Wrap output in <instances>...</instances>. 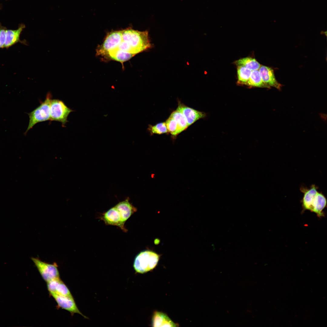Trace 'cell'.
Returning a JSON list of instances; mask_svg holds the SVG:
<instances>
[{
	"instance_id": "6da1fadb",
	"label": "cell",
	"mask_w": 327,
	"mask_h": 327,
	"mask_svg": "<svg viewBox=\"0 0 327 327\" xmlns=\"http://www.w3.org/2000/svg\"><path fill=\"white\" fill-rule=\"evenodd\" d=\"M122 40L131 48L135 55L151 47L147 31H140L131 28L121 30Z\"/></svg>"
},
{
	"instance_id": "7a4b0ae2",
	"label": "cell",
	"mask_w": 327,
	"mask_h": 327,
	"mask_svg": "<svg viewBox=\"0 0 327 327\" xmlns=\"http://www.w3.org/2000/svg\"><path fill=\"white\" fill-rule=\"evenodd\" d=\"M160 255L150 250L140 252L136 257L133 264L136 272L143 274L151 271L157 265Z\"/></svg>"
},
{
	"instance_id": "3957f363",
	"label": "cell",
	"mask_w": 327,
	"mask_h": 327,
	"mask_svg": "<svg viewBox=\"0 0 327 327\" xmlns=\"http://www.w3.org/2000/svg\"><path fill=\"white\" fill-rule=\"evenodd\" d=\"M52 97L50 93L48 92L45 100L41 102L40 105L33 111L28 113L29 122L27 129L24 133L25 135L38 123L50 120V104Z\"/></svg>"
},
{
	"instance_id": "277c9868",
	"label": "cell",
	"mask_w": 327,
	"mask_h": 327,
	"mask_svg": "<svg viewBox=\"0 0 327 327\" xmlns=\"http://www.w3.org/2000/svg\"><path fill=\"white\" fill-rule=\"evenodd\" d=\"M50 110V120L61 122L63 127L65 126L69 115L73 111L63 101L57 99H51Z\"/></svg>"
},
{
	"instance_id": "5b68a950",
	"label": "cell",
	"mask_w": 327,
	"mask_h": 327,
	"mask_svg": "<svg viewBox=\"0 0 327 327\" xmlns=\"http://www.w3.org/2000/svg\"><path fill=\"white\" fill-rule=\"evenodd\" d=\"M122 41L121 30L109 32L102 44L97 48V55L107 57L110 52L117 48Z\"/></svg>"
},
{
	"instance_id": "8992f818",
	"label": "cell",
	"mask_w": 327,
	"mask_h": 327,
	"mask_svg": "<svg viewBox=\"0 0 327 327\" xmlns=\"http://www.w3.org/2000/svg\"><path fill=\"white\" fill-rule=\"evenodd\" d=\"M31 259L42 278L47 282L60 278L58 266L56 263L50 264L37 258L32 257Z\"/></svg>"
},
{
	"instance_id": "52a82bcc",
	"label": "cell",
	"mask_w": 327,
	"mask_h": 327,
	"mask_svg": "<svg viewBox=\"0 0 327 327\" xmlns=\"http://www.w3.org/2000/svg\"><path fill=\"white\" fill-rule=\"evenodd\" d=\"M50 294L54 299L59 307L68 311L71 315L74 313L78 314L84 318H87L80 311L73 297L65 296L54 294Z\"/></svg>"
},
{
	"instance_id": "ba28073f",
	"label": "cell",
	"mask_w": 327,
	"mask_h": 327,
	"mask_svg": "<svg viewBox=\"0 0 327 327\" xmlns=\"http://www.w3.org/2000/svg\"><path fill=\"white\" fill-rule=\"evenodd\" d=\"M176 110L181 113L187 120L188 126L206 116V114L188 107L179 101Z\"/></svg>"
},
{
	"instance_id": "9c48e42d",
	"label": "cell",
	"mask_w": 327,
	"mask_h": 327,
	"mask_svg": "<svg viewBox=\"0 0 327 327\" xmlns=\"http://www.w3.org/2000/svg\"><path fill=\"white\" fill-rule=\"evenodd\" d=\"M300 190L303 193L302 201L303 209L304 210H308L312 212L313 205L319 192L317 187L313 184L310 188L302 187L300 188Z\"/></svg>"
},
{
	"instance_id": "30bf717a",
	"label": "cell",
	"mask_w": 327,
	"mask_h": 327,
	"mask_svg": "<svg viewBox=\"0 0 327 327\" xmlns=\"http://www.w3.org/2000/svg\"><path fill=\"white\" fill-rule=\"evenodd\" d=\"M101 218L107 224L117 226L124 232L127 230L124 227V223L122 221L119 212L115 206L103 214Z\"/></svg>"
},
{
	"instance_id": "8fae6325",
	"label": "cell",
	"mask_w": 327,
	"mask_h": 327,
	"mask_svg": "<svg viewBox=\"0 0 327 327\" xmlns=\"http://www.w3.org/2000/svg\"><path fill=\"white\" fill-rule=\"evenodd\" d=\"M47 283V289L50 294L73 297L68 287L60 278L52 279Z\"/></svg>"
},
{
	"instance_id": "7c38bea8",
	"label": "cell",
	"mask_w": 327,
	"mask_h": 327,
	"mask_svg": "<svg viewBox=\"0 0 327 327\" xmlns=\"http://www.w3.org/2000/svg\"><path fill=\"white\" fill-rule=\"evenodd\" d=\"M25 27V25L21 24L17 29H6L5 41L3 48H8L18 42L27 45V43L26 40L22 41L20 38L21 32Z\"/></svg>"
},
{
	"instance_id": "4fadbf2b",
	"label": "cell",
	"mask_w": 327,
	"mask_h": 327,
	"mask_svg": "<svg viewBox=\"0 0 327 327\" xmlns=\"http://www.w3.org/2000/svg\"><path fill=\"white\" fill-rule=\"evenodd\" d=\"M259 70L263 82L270 87H272L280 90L282 85L276 79L273 70L271 68L261 65Z\"/></svg>"
},
{
	"instance_id": "5bb4252c",
	"label": "cell",
	"mask_w": 327,
	"mask_h": 327,
	"mask_svg": "<svg viewBox=\"0 0 327 327\" xmlns=\"http://www.w3.org/2000/svg\"><path fill=\"white\" fill-rule=\"evenodd\" d=\"M121 216L122 222L126 221L137 210V209L129 202L128 199L120 202L115 206Z\"/></svg>"
},
{
	"instance_id": "9a60e30c",
	"label": "cell",
	"mask_w": 327,
	"mask_h": 327,
	"mask_svg": "<svg viewBox=\"0 0 327 327\" xmlns=\"http://www.w3.org/2000/svg\"><path fill=\"white\" fill-rule=\"evenodd\" d=\"M152 325L153 327H177L174 323L165 314L161 312L155 311L152 318Z\"/></svg>"
},
{
	"instance_id": "2e32d148",
	"label": "cell",
	"mask_w": 327,
	"mask_h": 327,
	"mask_svg": "<svg viewBox=\"0 0 327 327\" xmlns=\"http://www.w3.org/2000/svg\"><path fill=\"white\" fill-rule=\"evenodd\" d=\"M327 205V200L325 196L318 192L313 205L312 212L316 213L319 217L324 216L323 211Z\"/></svg>"
},
{
	"instance_id": "e0dca14e",
	"label": "cell",
	"mask_w": 327,
	"mask_h": 327,
	"mask_svg": "<svg viewBox=\"0 0 327 327\" xmlns=\"http://www.w3.org/2000/svg\"><path fill=\"white\" fill-rule=\"evenodd\" d=\"M134 55L132 53L116 49L110 52L107 57L123 64L124 62L129 60Z\"/></svg>"
},
{
	"instance_id": "ac0fdd59",
	"label": "cell",
	"mask_w": 327,
	"mask_h": 327,
	"mask_svg": "<svg viewBox=\"0 0 327 327\" xmlns=\"http://www.w3.org/2000/svg\"><path fill=\"white\" fill-rule=\"evenodd\" d=\"M237 65L243 66L251 71L259 69L261 65L255 59L250 57H247L240 59L235 61Z\"/></svg>"
},
{
	"instance_id": "d6986e66",
	"label": "cell",
	"mask_w": 327,
	"mask_h": 327,
	"mask_svg": "<svg viewBox=\"0 0 327 327\" xmlns=\"http://www.w3.org/2000/svg\"><path fill=\"white\" fill-rule=\"evenodd\" d=\"M245 84L252 87L270 88L263 82L258 70L251 71L250 77Z\"/></svg>"
},
{
	"instance_id": "ffe728a7",
	"label": "cell",
	"mask_w": 327,
	"mask_h": 327,
	"mask_svg": "<svg viewBox=\"0 0 327 327\" xmlns=\"http://www.w3.org/2000/svg\"><path fill=\"white\" fill-rule=\"evenodd\" d=\"M170 117L174 119L177 123L181 132L188 127L186 119L183 115L177 110L173 111Z\"/></svg>"
},
{
	"instance_id": "44dd1931",
	"label": "cell",
	"mask_w": 327,
	"mask_h": 327,
	"mask_svg": "<svg viewBox=\"0 0 327 327\" xmlns=\"http://www.w3.org/2000/svg\"><path fill=\"white\" fill-rule=\"evenodd\" d=\"M252 71L241 66H237V74L238 81L239 84H245L248 80Z\"/></svg>"
},
{
	"instance_id": "7402d4cb",
	"label": "cell",
	"mask_w": 327,
	"mask_h": 327,
	"mask_svg": "<svg viewBox=\"0 0 327 327\" xmlns=\"http://www.w3.org/2000/svg\"><path fill=\"white\" fill-rule=\"evenodd\" d=\"M168 132L175 136L181 132L176 121L169 116L165 122Z\"/></svg>"
},
{
	"instance_id": "603a6c76",
	"label": "cell",
	"mask_w": 327,
	"mask_h": 327,
	"mask_svg": "<svg viewBox=\"0 0 327 327\" xmlns=\"http://www.w3.org/2000/svg\"><path fill=\"white\" fill-rule=\"evenodd\" d=\"M148 130L152 134H160L168 133L165 122L159 123L153 126L149 125Z\"/></svg>"
},
{
	"instance_id": "cb8c5ba5",
	"label": "cell",
	"mask_w": 327,
	"mask_h": 327,
	"mask_svg": "<svg viewBox=\"0 0 327 327\" xmlns=\"http://www.w3.org/2000/svg\"><path fill=\"white\" fill-rule=\"evenodd\" d=\"M6 28L0 25V48H3L5 37Z\"/></svg>"
}]
</instances>
